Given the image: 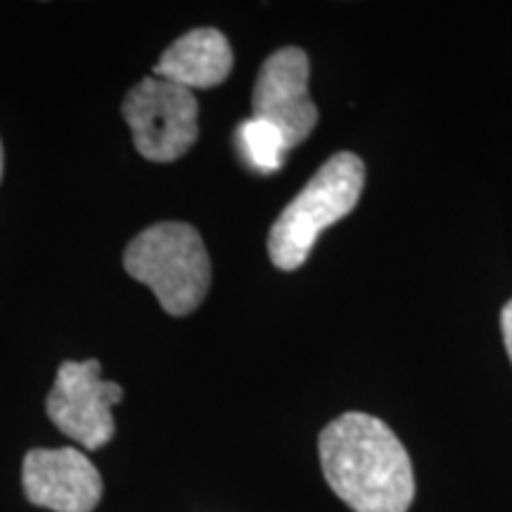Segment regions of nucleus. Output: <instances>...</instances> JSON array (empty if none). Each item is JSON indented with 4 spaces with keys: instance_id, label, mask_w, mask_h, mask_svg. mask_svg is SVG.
Instances as JSON below:
<instances>
[{
    "instance_id": "8",
    "label": "nucleus",
    "mask_w": 512,
    "mask_h": 512,
    "mask_svg": "<svg viewBox=\"0 0 512 512\" xmlns=\"http://www.w3.org/2000/svg\"><path fill=\"white\" fill-rule=\"evenodd\" d=\"M233 69V48L216 29H192L164 50L152 76L195 88H214L228 79Z\"/></svg>"
},
{
    "instance_id": "6",
    "label": "nucleus",
    "mask_w": 512,
    "mask_h": 512,
    "mask_svg": "<svg viewBox=\"0 0 512 512\" xmlns=\"http://www.w3.org/2000/svg\"><path fill=\"white\" fill-rule=\"evenodd\" d=\"M252 107L254 117L278 128L290 147L311 136L318 110L309 95V57L302 48H283L268 57L256 76Z\"/></svg>"
},
{
    "instance_id": "10",
    "label": "nucleus",
    "mask_w": 512,
    "mask_h": 512,
    "mask_svg": "<svg viewBox=\"0 0 512 512\" xmlns=\"http://www.w3.org/2000/svg\"><path fill=\"white\" fill-rule=\"evenodd\" d=\"M501 330H503V342H505V349H508V356L512 361V299L508 304L503 306V313H501Z\"/></svg>"
},
{
    "instance_id": "9",
    "label": "nucleus",
    "mask_w": 512,
    "mask_h": 512,
    "mask_svg": "<svg viewBox=\"0 0 512 512\" xmlns=\"http://www.w3.org/2000/svg\"><path fill=\"white\" fill-rule=\"evenodd\" d=\"M238 150L249 169L268 176L283 166L290 145L273 124L252 117L238 126Z\"/></svg>"
},
{
    "instance_id": "3",
    "label": "nucleus",
    "mask_w": 512,
    "mask_h": 512,
    "mask_svg": "<svg viewBox=\"0 0 512 512\" xmlns=\"http://www.w3.org/2000/svg\"><path fill=\"white\" fill-rule=\"evenodd\" d=\"M131 278L150 287L171 316H188L204 302L211 285L207 247L188 223L166 221L150 226L124 252Z\"/></svg>"
},
{
    "instance_id": "1",
    "label": "nucleus",
    "mask_w": 512,
    "mask_h": 512,
    "mask_svg": "<svg viewBox=\"0 0 512 512\" xmlns=\"http://www.w3.org/2000/svg\"><path fill=\"white\" fill-rule=\"evenodd\" d=\"M330 489L354 512H408L415 498L413 465L399 437L380 418L344 413L318 439Z\"/></svg>"
},
{
    "instance_id": "5",
    "label": "nucleus",
    "mask_w": 512,
    "mask_h": 512,
    "mask_svg": "<svg viewBox=\"0 0 512 512\" xmlns=\"http://www.w3.org/2000/svg\"><path fill=\"white\" fill-rule=\"evenodd\" d=\"M100 361H64L46 401L55 427L88 451H98L114 437L112 408L124 399L117 382L100 377Z\"/></svg>"
},
{
    "instance_id": "4",
    "label": "nucleus",
    "mask_w": 512,
    "mask_h": 512,
    "mask_svg": "<svg viewBox=\"0 0 512 512\" xmlns=\"http://www.w3.org/2000/svg\"><path fill=\"white\" fill-rule=\"evenodd\" d=\"M121 112L131 126L136 150L150 162H176L200 136V107L195 95L157 76L133 86Z\"/></svg>"
},
{
    "instance_id": "2",
    "label": "nucleus",
    "mask_w": 512,
    "mask_h": 512,
    "mask_svg": "<svg viewBox=\"0 0 512 512\" xmlns=\"http://www.w3.org/2000/svg\"><path fill=\"white\" fill-rule=\"evenodd\" d=\"M363 181L366 169L351 152L332 155L320 166L268 233V254L273 264L280 271H297L304 266L320 233L354 211Z\"/></svg>"
},
{
    "instance_id": "7",
    "label": "nucleus",
    "mask_w": 512,
    "mask_h": 512,
    "mask_svg": "<svg viewBox=\"0 0 512 512\" xmlns=\"http://www.w3.org/2000/svg\"><path fill=\"white\" fill-rule=\"evenodd\" d=\"M24 494L53 512H93L102 498V477L79 448H34L22 467Z\"/></svg>"
},
{
    "instance_id": "11",
    "label": "nucleus",
    "mask_w": 512,
    "mask_h": 512,
    "mask_svg": "<svg viewBox=\"0 0 512 512\" xmlns=\"http://www.w3.org/2000/svg\"><path fill=\"white\" fill-rule=\"evenodd\" d=\"M0 178H3V145H0Z\"/></svg>"
}]
</instances>
